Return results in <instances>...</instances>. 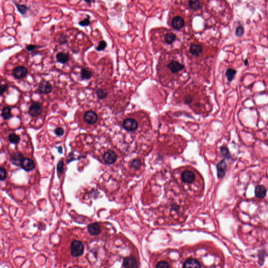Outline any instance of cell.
Instances as JSON below:
<instances>
[{"label":"cell","mask_w":268,"mask_h":268,"mask_svg":"<svg viewBox=\"0 0 268 268\" xmlns=\"http://www.w3.org/2000/svg\"><path fill=\"white\" fill-rule=\"evenodd\" d=\"M15 4V6L16 7L18 12H20V13L22 15H25L26 14L27 12L28 11V7H27L26 5L24 4H19L17 3L13 2Z\"/></svg>","instance_id":"cell-24"},{"label":"cell","mask_w":268,"mask_h":268,"mask_svg":"<svg viewBox=\"0 0 268 268\" xmlns=\"http://www.w3.org/2000/svg\"><path fill=\"white\" fill-rule=\"evenodd\" d=\"M96 95L98 98L100 99H105L108 96V93L104 90L99 89L96 91Z\"/></svg>","instance_id":"cell-26"},{"label":"cell","mask_w":268,"mask_h":268,"mask_svg":"<svg viewBox=\"0 0 268 268\" xmlns=\"http://www.w3.org/2000/svg\"><path fill=\"white\" fill-rule=\"evenodd\" d=\"M83 118L86 124L89 125L95 124L98 121V115L93 111H88L85 113Z\"/></svg>","instance_id":"cell-8"},{"label":"cell","mask_w":268,"mask_h":268,"mask_svg":"<svg viewBox=\"0 0 268 268\" xmlns=\"http://www.w3.org/2000/svg\"><path fill=\"white\" fill-rule=\"evenodd\" d=\"M156 268H170L169 263L166 261H161L156 265Z\"/></svg>","instance_id":"cell-29"},{"label":"cell","mask_w":268,"mask_h":268,"mask_svg":"<svg viewBox=\"0 0 268 268\" xmlns=\"http://www.w3.org/2000/svg\"><path fill=\"white\" fill-rule=\"evenodd\" d=\"M53 90V87L51 84L46 80H42L38 85V89L35 91L39 95H48L51 93Z\"/></svg>","instance_id":"cell-3"},{"label":"cell","mask_w":268,"mask_h":268,"mask_svg":"<svg viewBox=\"0 0 268 268\" xmlns=\"http://www.w3.org/2000/svg\"><path fill=\"white\" fill-rule=\"evenodd\" d=\"M24 156L21 153L17 152H15L12 155L11 161L14 165L16 166H20L21 165L22 161L23 160Z\"/></svg>","instance_id":"cell-15"},{"label":"cell","mask_w":268,"mask_h":268,"mask_svg":"<svg viewBox=\"0 0 268 268\" xmlns=\"http://www.w3.org/2000/svg\"><path fill=\"white\" fill-rule=\"evenodd\" d=\"M141 164V160L139 159H135V160L132 161V167L134 168L135 169H137L138 168L140 167Z\"/></svg>","instance_id":"cell-33"},{"label":"cell","mask_w":268,"mask_h":268,"mask_svg":"<svg viewBox=\"0 0 268 268\" xmlns=\"http://www.w3.org/2000/svg\"><path fill=\"white\" fill-rule=\"evenodd\" d=\"M28 73V70L24 66H18L13 70V76L16 79H22L25 78Z\"/></svg>","instance_id":"cell-7"},{"label":"cell","mask_w":268,"mask_h":268,"mask_svg":"<svg viewBox=\"0 0 268 268\" xmlns=\"http://www.w3.org/2000/svg\"><path fill=\"white\" fill-rule=\"evenodd\" d=\"M57 60L60 63L62 64H65L68 62L69 59V56L68 53H65L63 52H60L57 53L56 55Z\"/></svg>","instance_id":"cell-20"},{"label":"cell","mask_w":268,"mask_h":268,"mask_svg":"<svg viewBox=\"0 0 268 268\" xmlns=\"http://www.w3.org/2000/svg\"><path fill=\"white\" fill-rule=\"evenodd\" d=\"M183 268H201V265L197 260L190 258L185 260Z\"/></svg>","instance_id":"cell-14"},{"label":"cell","mask_w":268,"mask_h":268,"mask_svg":"<svg viewBox=\"0 0 268 268\" xmlns=\"http://www.w3.org/2000/svg\"><path fill=\"white\" fill-rule=\"evenodd\" d=\"M88 231L92 235H99L101 233V229L98 223L91 224L88 226Z\"/></svg>","instance_id":"cell-18"},{"label":"cell","mask_w":268,"mask_h":268,"mask_svg":"<svg viewBox=\"0 0 268 268\" xmlns=\"http://www.w3.org/2000/svg\"><path fill=\"white\" fill-rule=\"evenodd\" d=\"M42 112V106L39 103L33 102L30 106L28 113L32 117L35 118L39 116L41 114Z\"/></svg>","instance_id":"cell-6"},{"label":"cell","mask_w":268,"mask_h":268,"mask_svg":"<svg viewBox=\"0 0 268 268\" xmlns=\"http://www.w3.org/2000/svg\"><path fill=\"white\" fill-rule=\"evenodd\" d=\"M171 25L172 28L174 30H180L184 25V21L182 17L180 16H176L172 18Z\"/></svg>","instance_id":"cell-10"},{"label":"cell","mask_w":268,"mask_h":268,"mask_svg":"<svg viewBox=\"0 0 268 268\" xmlns=\"http://www.w3.org/2000/svg\"><path fill=\"white\" fill-rule=\"evenodd\" d=\"M248 63V61H247V60H246V61H245V65H247Z\"/></svg>","instance_id":"cell-39"},{"label":"cell","mask_w":268,"mask_h":268,"mask_svg":"<svg viewBox=\"0 0 268 268\" xmlns=\"http://www.w3.org/2000/svg\"><path fill=\"white\" fill-rule=\"evenodd\" d=\"M190 53L194 56H200L203 53V48L201 45L199 44H193L189 49Z\"/></svg>","instance_id":"cell-16"},{"label":"cell","mask_w":268,"mask_h":268,"mask_svg":"<svg viewBox=\"0 0 268 268\" xmlns=\"http://www.w3.org/2000/svg\"><path fill=\"white\" fill-rule=\"evenodd\" d=\"M36 48V45L30 44V45H27L26 47V49L28 51H32L34 50Z\"/></svg>","instance_id":"cell-38"},{"label":"cell","mask_w":268,"mask_h":268,"mask_svg":"<svg viewBox=\"0 0 268 268\" xmlns=\"http://www.w3.org/2000/svg\"><path fill=\"white\" fill-rule=\"evenodd\" d=\"M21 166L22 169L27 172L33 170L35 168V164L33 161L28 158H24Z\"/></svg>","instance_id":"cell-11"},{"label":"cell","mask_w":268,"mask_h":268,"mask_svg":"<svg viewBox=\"0 0 268 268\" xmlns=\"http://www.w3.org/2000/svg\"><path fill=\"white\" fill-rule=\"evenodd\" d=\"M103 159L105 164H112L116 161L117 155L114 151H108L104 155Z\"/></svg>","instance_id":"cell-9"},{"label":"cell","mask_w":268,"mask_h":268,"mask_svg":"<svg viewBox=\"0 0 268 268\" xmlns=\"http://www.w3.org/2000/svg\"><path fill=\"white\" fill-rule=\"evenodd\" d=\"M243 33H244V28L243 27L240 25L237 27L235 31V35L237 37H242L243 35Z\"/></svg>","instance_id":"cell-30"},{"label":"cell","mask_w":268,"mask_h":268,"mask_svg":"<svg viewBox=\"0 0 268 268\" xmlns=\"http://www.w3.org/2000/svg\"><path fill=\"white\" fill-rule=\"evenodd\" d=\"M189 8L193 11H197L201 8V3L199 1H190L188 2Z\"/></svg>","instance_id":"cell-21"},{"label":"cell","mask_w":268,"mask_h":268,"mask_svg":"<svg viewBox=\"0 0 268 268\" xmlns=\"http://www.w3.org/2000/svg\"><path fill=\"white\" fill-rule=\"evenodd\" d=\"M167 68L172 75H178L184 70L185 66L176 60H172L169 61L167 65Z\"/></svg>","instance_id":"cell-2"},{"label":"cell","mask_w":268,"mask_h":268,"mask_svg":"<svg viewBox=\"0 0 268 268\" xmlns=\"http://www.w3.org/2000/svg\"><path fill=\"white\" fill-rule=\"evenodd\" d=\"M122 126L126 131L129 132H132L137 129L138 123L137 121L134 118H128L125 119L123 122Z\"/></svg>","instance_id":"cell-5"},{"label":"cell","mask_w":268,"mask_h":268,"mask_svg":"<svg viewBox=\"0 0 268 268\" xmlns=\"http://www.w3.org/2000/svg\"><path fill=\"white\" fill-rule=\"evenodd\" d=\"M92 73L91 71L86 69H82L81 71V76L82 79L89 80L92 77Z\"/></svg>","instance_id":"cell-25"},{"label":"cell","mask_w":268,"mask_h":268,"mask_svg":"<svg viewBox=\"0 0 268 268\" xmlns=\"http://www.w3.org/2000/svg\"><path fill=\"white\" fill-rule=\"evenodd\" d=\"M55 134H56L57 136H61L63 135L64 134V130L62 128L58 127L55 129Z\"/></svg>","instance_id":"cell-37"},{"label":"cell","mask_w":268,"mask_h":268,"mask_svg":"<svg viewBox=\"0 0 268 268\" xmlns=\"http://www.w3.org/2000/svg\"><path fill=\"white\" fill-rule=\"evenodd\" d=\"M8 89V85H0V96L3 95L4 93L7 91Z\"/></svg>","instance_id":"cell-35"},{"label":"cell","mask_w":268,"mask_h":268,"mask_svg":"<svg viewBox=\"0 0 268 268\" xmlns=\"http://www.w3.org/2000/svg\"><path fill=\"white\" fill-rule=\"evenodd\" d=\"M236 70L232 68H229L227 69L226 72V76L227 79L229 82H232L235 78V75L236 74Z\"/></svg>","instance_id":"cell-23"},{"label":"cell","mask_w":268,"mask_h":268,"mask_svg":"<svg viewBox=\"0 0 268 268\" xmlns=\"http://www.w3.org/2000/svg\"><path fill=\"white\" fill-rule=\"evenodd\" d=\"M217 177L219 179H222L225 176L226 172L227 164L224 160L220 161L216 166Z\"/></svg>","instance_id":"cell-12"},{"label":"cell","mask_w":268,"mask_h":268,"mask_svg":"<svg viewBox=\"0 0 268 268\" xmlns=\"http://www.w3.org/2000/svg\"><path fill=\"white\" fill-rule=\"evenodd\" d=\"M7 178V172L3 168L0 167V180H4Z\"/></svg>","instance_id":"cell-32"},{"label":"cell","mask_w":268,"mask_h":268,"mask_svg":"<svg viewBox=\"0 0 268 268\" xmlns=\"http://www.w3.org/2000/svg\"><path fill=\"white\" fill-rule=\"evenodd\" d=\"M255 196L259 199H263L266 196V189L262 185H257L255 189Z\"/></svg>","instance_id":"cell-17"},{"label":"cell","mask_w":268,"mask_h":268,"mask_svg":"<svg viewBox=\"0 0 268 268\" xmlns=\"http://www.w3.org/2000/svg\"><path fill=\"white\" fill-rule=\"evenodd\" d=\"M123 266L125 268H137L138 265L136 259L133 256L126 257L123 261Z\"/></svg>","instance_id":"cell-13"},{"label":"cell","mask_w":268,"mask_h":268,"mask_svg":"<svg viewBox=\"0 0 268 268\" xmlns=\"http://www.w3.org/2000/svg\"><path fill=\"white\" fill-rule=\"evenodd\" d=\"M107 46V44L104 40H102L101 42H99V45L96 47V50L98 51H102L105 48H106Z\"/></svg>","instance_id":"cell-31"},{"label":"cell","mask_w":268,"mask_h":268,"mask_svg":"<svg viewBox=\"0 0 268 268\" xmlns=\"http://www.w3.org/2000/svg\"><path fill=\"white\" fill-rule=\"evenodd\" d=\"M63 162L62 161H60L58 164L57 165V171H58V173H62V172L63 171Z\"/></svg>","instance_id":"cell-36"},{"label":"cell","mask_w":268,"mask_h":268,"mask_svg":"<svg viewBox=\"0 0 268 268\" xmlns=\"http://www.w3.org/2000/svg\"><path fill=\"white\" fill-rule=\"evenodd\" d=\"M176 38H177V36L174 34L172 32H168L164 35V40L165 43L167 44V45H171L176 41Z\"/></svg>","instance_id":"cell-19"},{"label":"cell","mask_w":268,"mask_h":268,"mask_svg":"<svg viewBox=\"0 0 268 268\" xmlns=\"http://www.w3.org/2000/svg\"><path fill=\"white\" fill-rule=\"evenodd\" d=\"M1 116L4 119L7 120L12 118L11 109L8 107H5L2 109L1 112Z\"/></svg>","instance_id":"cell-22"},{"label":"cell","mask_w":268,"mask_h":268,"mask_svg":"<svg viewBox=\"0 0 268 268\" xmlns=\"http://www.w3.org/2000/svg\"><path fill=\"white\" fill-rule=\"evenodd\" d=\"M220 152L222 155L225 159H229L230 158V153L229 151V149L225 147H222L220 148Z\"/></svg>","instance_id":"cell-28"},{"label":"cell","mask_w":268,"mask_h":268,"mask_svg":"<svg viewBox=\"0 0 268 268\" xmlns=\"http://www.w3.org/2000/svg\"><path fill=\"white\" fill-rule=\"evenodd\" d=\"M84 251V247L81 242L78 240H74L71 245V255L77 257L82 255Z\"/></svg>","instance_id":"cell-4"},{"label":"cell","mask_w":268,"mask_h":268,"mask_svg":"<svg viewBox=\"0 0 268 268\" xmlns=\"http://www.w3.org/2000/svg\"><path fill=\"white\" fill-rule=\"evenodd\" d=\"M181 180L185 184L192 185L196 180V175L192 170H184L181 174Z\"/></svg>","instance_id":"cell-1"},{"label":"cell","mask_w":268,"mask_h":268,"mask_svg":"<svg viewBox=\"0 0 268 268\" xmlns=\"http://www.w3.org/2000/svg\"><path fill=\"white\" fill-rule=\"evenodd\" d=\"M8 138L10 142L12 144H17L20 141V137L19 136L14 133L10 134L8 136Z\"/></svg>","instance_id":"cell-27"},{"label":"cell","mask_w":268,"mask_h":268,"mask_svg":"<svg viewBox=\"0 0 268 268\" xmlns=\"http://www.w3.org/2000/svg\"><path fill=\"white\" fill-rule=\"evenodd\" d=\"M90 24V21L89 20V17L88 18H85V20H82L79 22V25L81 26H86Z\"/></svg>","instance_id":"cell-34"}]
</instances>
